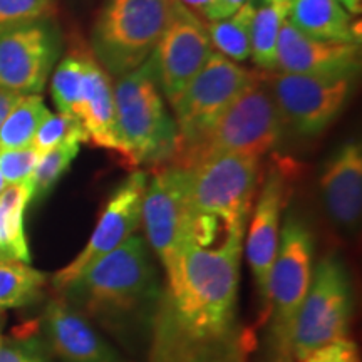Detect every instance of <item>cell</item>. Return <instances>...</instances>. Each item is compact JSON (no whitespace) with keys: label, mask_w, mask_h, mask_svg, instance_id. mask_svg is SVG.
Instances as JSON below:
<instances>
[{"label":"cell","mask_w":362,"mask_h":362,"mask_svg":"<svg viewBox=\"0 0 362 362\" xmlns=\"http://www.w3.org/2000/svg\"><path fill=\"white\" fill-rule=\"evenodd\" d=\"M314 238L297 218H287L280 228L279 248L269 279L265 317L270 319V344L274 362H292L291 337L312 279Z\"/></svg>","instance_id":"6"},{"label":"cell","mask_w":362,"mask_h":362,"mask_svg":"<svg viewBox=\"0 0 362 362\" xmlns=\"http://www.w3.org/2000/svg\"><path fill=\"white\" fill-rule=\"evenodd\" d=\"M30 202V180L7 185L0 193V260H17L25 264L30 262L24 232V214Z\"/></svg>","instance_id":"21"},{"label":"cell","mask_w":362,"mask_h":362,"mask_svg":"<svg viewBox=\"0 0 362 362\" xmlns=\"http://www.w3.org/2000/svg\"><path fill=\"white\" fill-rule=\"evenodd\" d=\"M245 230L192 215L180 275L153 317L148 362H247L237 317Z\"/></svg>","instance_id":"1"},{"label":"cell","mask_w":362,"mask_h":362,"mask_svg":"<svg viewBox=\"0 0 362 362\" xmlns=\"http://www.w3.org/2000/svg\"><path fill=\"white\" fill-rule=\"evenodd\" d=\"M54 11L56 0H0V33L49 19Z\"/></svg>","instance_id":"29"},{"label":"cell","mask_w":362,"mask_h":362,"mask_svg":"<svg viewBox=\"0 0 362 362\" xmlns=\"http://www.w3.org/2000/svg\"><path fill=\"white\" fill-rule=\"evenodd\" d=\"M61 293L86 319L107 329L153 320L161 292L146 240L131 235L123 245L86 267Z\"/></svg>","instance_id":"2"},{"label":"cell","mask_w":362,"mask_h":362,"mask_svg":"<svg viewBox=\"0 0 362 362\" xmlns=\"http://www.w3.org/2000/svg\"><path fill=\"white\" fill-rule=\"evenodd\" d=\"M78 117L88 133L89 141L99 148L112 149V151L119 149L111 78L98 64V61L90 69L88 89H86L83 107Z\"/></svg>","instance_id":"20"},{"label":"cell","mask_w":362,"mask_h":362,"mask_svg":"<svg viewBox=\"0 0 362 362\" xmlns=\"http://www.w3.org/2000/svg\"><path fill=\"white\" fill-rule=\"evenodd\" d=\"M272 90L285 126L302 136L320 134L336 121L356 84V74L307 76L267 72Z\"/></svg>","instance_id":"10"},{"label":"cell","mask_w":362,"mask_h":362,"mask_svg":"<svg viewBox=\"0 0 362 362\" xmlns=\"http://www.w3.org/2000/svg\"><path fill=\"white\" fill-rule=\"evenodd\" d=\"M81 143L71 141L61 146L49 149L39 156L37 165L30 176V185H33V200H42L61 176L69 170L71 163L78 156Z\"/></svg>","instance_id":"27"},{"label":"cell","mask_w":362,"mask_h":362,"mask_svg":"<svg viewBox=\"0 0 362 362\" xmlns=\"http://www.w3.org/2000/svg\"><path fill=\"white\" fill-rule=\"evenodd\" d=\"M187 170L189 214L225 225H247L262 180L259 156L218 155Z\"/></svg>","instance_id":"7"},{"label":"cell","mask_w":362,"mask_h":362,"mask_svg":"<svg viewBox=\"0 0 362 362\" xmlns=\"http://www.w3.org/2000/svg\"><path fill=\"white\" fill-rule=\"evenodd\" d=\"M214 47L206 33V22L171 0V11L153 57L156 62L158 83L170 104L200 72Z\"/></svg>","instance_id":"13"},{"label":"cell","mask_w":362,"mask_h":362,"mask_svg":"<svg viewBox=\"0 0 362 362\" xmlns=\"http://www.w3.org/2000/svg\"><path fill=\"white\" fill-rule=\"evenodd\" d=\"M265 4H277V2H287V0H264Z\"/></svg>","instance_id":"38"},{"label":"cell","mask_w":362,"mask_h":362,"mask_svg":"<svg viewBox=\"0 0 362 362\" xmlns=\"http://www.w3.org/2000/svg\"><path fill=\"white\" fill-rule=\"evenodd\" d=\"M247 0H218L215 8V21H221V19H226V17H230Z\"/></svg>","instance_id":"34"},{"label":"cell","mask_w":362,"mask_h":362,"mask_svg":"<svg viewBox=\"0 0 362 362\" xmlns=\"http://www.w3.org/2000/svg\"><path fill=\"white\" fill-rule=\"evenodd\" d=\"M42 330L49 349L64 362H126L62 297L45 307Z\"/></svg>","instance_id":"17"},{"label":"cell","mask_w":362,"mask_h":362,"mask_svg":"<svg viewBox=\"0 0 362 362\" xmlns=\"http://www.w3.org/2000/svg\"><path fill=\"white\" fill-rule=\"evenodd\" d=\"M292 171L282 161L272 163L267 171L255 208L250 214L247 238V259L255 279L262 309H267L269 298V279L279 248L280 216L287 203Z\"/></svg>","instance_id":"15"},{"label":"cell","mask_w":362,"mask_h":362,"mask_svg":"<svg viewBox=\"0 0 362 362\" xmlns=\"http://www.w3.org/2000/svg\"><path fill=\"white\" fill-rule=\"evenodd\" d=\"M324 205L337 225L354 228L362 211V149L356 141L342 144L329 158L320 176Z\"/></svg>","instance_id":"18"},{"label":"cell","mask_w":362,"mask_h":362,"mask_svg":"<svg viewBox=\"0 0 362 362\" xmlns=\"http://www.w3.org/2000/svg\"><path fill=\"white\" fill-rule=\"evenodd\" d=\"M255 12V4L247 0L237 12L226 19L206 22V33L211 47L233 62H243L250 59L252 27Z\"/></svg>","instance_id":"23"},{"label":"cell","mask_w":362,"mask_h":362,"mask_svg":"<svg viewBox=\"0 0 362 362\" xmlns=\"http://www.w3.org/2000/svg\"><path fill=\"white\" fill-rule=\"evenodd\" d=\"M181 6L187 7L188 11L197 13L202 21L214 22L215 21V8L218 0H176Z\"/></svg>","instance_id":"33"},{"label":"cell","mask_w":362,"mask_h":362,"mask_svg":"<svg viewBox=\"0 0 362 362\" xmlns=\"http://www.w3.org/2000/svg\"><path fill=\"white\" fill-rule=\"evenodd\" d=\"M51 115L40 94H24L13 104L2 128H0V151L33 146L39 126Z\"/></svg>","instance_id":"25"},{"label":"cell","mask_w":362,"mask_h":362,"mask_svg":"<svg viewBox=\"0 0 362 362\" xmlns=\"http://www.w3.org/2000/svg\"><path fill=\"white\" fill-rule=\"evenodd\" d=\"M298 362H359L354 342L342 337L312 351Z\"/></svg>","instance_id":"32"},{"label":"cell","mask_w":362,"mask_h":362,"mask_svg":"<svg viewBox=\"0 0 362 362\" xmlns=\"http://www.w3.org/2000/svg\"><path fill=\"white\" fill-rule=\"evenodd\" d=\"M47 275L25 262L0 260V310L21 309L37 302Z\"/></svg>","instance_id":"26"},{"label":"cell","mask_w":362,"mask_h":362,"mask_svg":"<svg viewBox=\"0 0 362 362\" xmlns=\"http://www.w3.org/2000/svg\"><path fill=\"white\" fill-rule=\"evenodd\" d=\"M259 74L260 72L247 69L218 52H211L200 72L171 103L178 129L173 161L202 141L226 107Z\"/></svg>","instance_id":"8"},{"label":"cell","mask_w":362,"mask_h":362,"mask_svg":"<svg viewBox=\"0 0 362 362\" xmlns=\"http://www.w3.org/2000/svg\"><path fill=\"white\" fill-rule=\"evenodd\" d=\"M146 185V173L134 171L117 187L107 205L104 206L86 247L69 265L59 270L52 277V285L56 291L61 292L89 264L123 245L131 235H134L141 223V208Z\"/></svg>","instance_id":"14"},{"label":"cell","mask_w":362,"mask_h":362,"mask_svg":"<svg viewBox=\"0 0 362 362\" xmlns=\"http://www.w3.org/2000/svg\"><path fill=\"white\" fill-rule=\"evenodd\" d=\"M359 64V44L319 40L302 34L288 21L282 24L275 72L307 76L357 74Z\"/></svg>","instance_id":"16"},{"label":"cell","mask_w":362,"mask_h":362,"mask_svg":"<svg viewBox=\"0 0 362 362\" xmlns=\"http://www.w3.org/2000/svg\"><path fill=\"white\" fill-rule=\"evenodd\" d=\"M352 312L351 284L337 257H325L312 270L310 285L297 312L291 337V359L346 337Z\"/></svg>","instance_id":"9"},{"label":"cell","mask_w":362,"mask_h":362,"mask_svg":"<svg viewBox=\"0 0 362 362\" xmlns=\"http://www.w3.org/2000/svg\"><path fill=\"white\" fill-rule=\"evenodd\" d=\"M94 62L93 54L81 49L71 51L59 62L51 81V96L59 112L79 116Z\"/></svg>","instance_id":"22"},{"label":"cell","mask_w":362,"mask_h":362,"mask_svg":"<svg viewBox=\"0 0 362 362\" xmlns=\"http://www.w3.org/2000/svg\"><path fill=\"white\" fill-rule=\"evenodd\" d=\"M171 0H106L93 27L94 59L110 78L134 71L155 52Z\"/></svg>","instance_id":"5"},{"label":"cell","mask_w":362,"mask_h":362,"mask_svg":"<svg viewBox=\"0 0 362 362\" xmlns=\"http://www.w3.org/2000/svg\"><path fill=\"white\" fill-rule=\"evenodd\" d=\"M189 171L171 165L161 168L146 185L141 221L148 242L165 267L168 285L180 275L181 250L192 214L188 206Z\"/></svg>","instance_id":"11"},{"label":"cell","mask_w":362,"mask_h":362,"mask_svg":"<svg viewBox=\"0 0 362 362\" xmlns=\"http://www.w3.org/2000/svg\"><path fill=\"white\" fill-rule=\"evenodd\" d=\"M61 56V37L49 19L0 33V89L39 94Z\"/></svg>","instance_id":"12"},{"label":"cell","mask_w":362,"mask_h":362,"mask_svg":"<svg viewBox=\"0 0 362 362\" xmlns=\"http://www.w3.org/2000/svg\"><path fill=\"white\" fill-rule=\"evenodd\" d=\"M0 362H49L37 341L0 336Z\"/></svg>","instance_id":"31"},{"label":"cell","mask_w":362,"mask_h":362,"mask_svg":"<svg viewBox=\"0 0 362 362\" xmlns=\"http://www.w3.org/2000/svg\"><path fill=\"white\" fill-rule=\"evenodd\" d=\"M71 141H78L81 144L89 141L88 133H86L79 117L67 115V112H57V115L51 112L39 126L33 139V148L42 155L49 149Z\"/></svg>","instance_id":"28"},{"label":"cell","mask_w":362,"mask_h":362,"mask_svg":"<svg viewBox=\"0 0 362 362\" xmlns=\"http://www.w3.org/2000/svg\"><path fill=\"white\" fill-rule=\"evenodd\" d=\"M40 153L33 146L0 151V175L7 185L29 181L37 165Z\"/></svg>","instance_id":"30"},{"label":"cell","mask_w":362,"mask_h":362,"mask_svg":"<svg viewBox=\"0 0 362 362\" xmlns=\"http://www.w3.org/2000/svg\"><path fill=\"white\" fill-rule=\"evenodd\" d=\"M291 0L265 4L257 8L252 27L250 59L259 69L275 72L277 67V44L282 24L287 21Z\"/></svg>","instance_id":"24"},{"label":"cell","mask_w":362,"mask_h":362,"mask_svg":"<svg viewBox=\"0 0 362 362\" xmlns=\"http://www.w3.org/2000/svg\"><path fill=\"white\" fill-rule=\"evenodd\" d=\"M0 317H2V310H0Z\"/></svg>","instance_id":"39"},{"label":"cell","mask_w":362,"mask_h":362,"mask_svg":"<svg viewBox=\"0 0 362 362\" xmlns=\"http://www.w3.org/2000/svg\"><path fill=\"white\" fill-rule=\"evenodd\" d=\"M337 2L351 17H359L362 13V0H337Z\"/></svg>","instance_id":"36"},{"label":"cell","mask_w":362,"mask_h":362,"mask_svg":"<svg viewBox=\"0 0 362 362\" xmlns=\"http://www.w3.org/2000/svg\"><path fill=\"white\" fill-rule=\"evenodd\" d=\"M22 94L12 93V90H6V89H0V128H2L4 121L11 110L13 107V104L19 101V98Z\"/></svg>","instance_id":"35"},{"label":"cell","mask_w":362,"mask_h":362,"mask_svg":"<svg viewBox=\"0 0 362 362\" xmlns=\"http://www.w3.org/2000/svg\"><path fill=\"white\" fill-rule=\"evenodd\" d=\"M112 96L119 143L117 153L131 165L173 160L178 129L163 101L153 54L134 71L117 78Z\"/></svg>","instance_id":"3"},{"label":"cell","mask_w":362,"mask_h":362,"mask_svg":"<svg viewBox=\"0 0 362 362\" xmlns=\"http://www.w3.org/2000/svg\"><path fill=\"white\" fill-rule=\"evenodd\" d=\"M287 21L302 34L329 42L361 44L359 22L337 0H291Z\"/></svg>","instance_id":"19"},{"label":"cell","mask_w":362,"mask_h":362,"mask_svg":"<svg viewBox=\"0 0 362 362\" xmlns=\"http://www.w3.org/2000/svg\"><path fill=\"white\" fill-rule=\"evenodd\" d=\"M6 188H7V183H6V181H4L2 175H0V193H2Z\"/></svg>","instance_id":"37"},{"label":"cell","mask_w":362,"mask_h":362,"mask_svg":"<svg viewBox=\"0 0 362 362\" xmlns=\"http://www.w3.org/2000/svg\"><path fill=\"white\" fill-rule=\"evenodd\" d=\"M285 124L267 84L265 74L253 83L223 111L197 146L173 161L181 168L218 155H253L262 158L277 146Z\"/></svg>","instance_id":"4"}]
</instances>
